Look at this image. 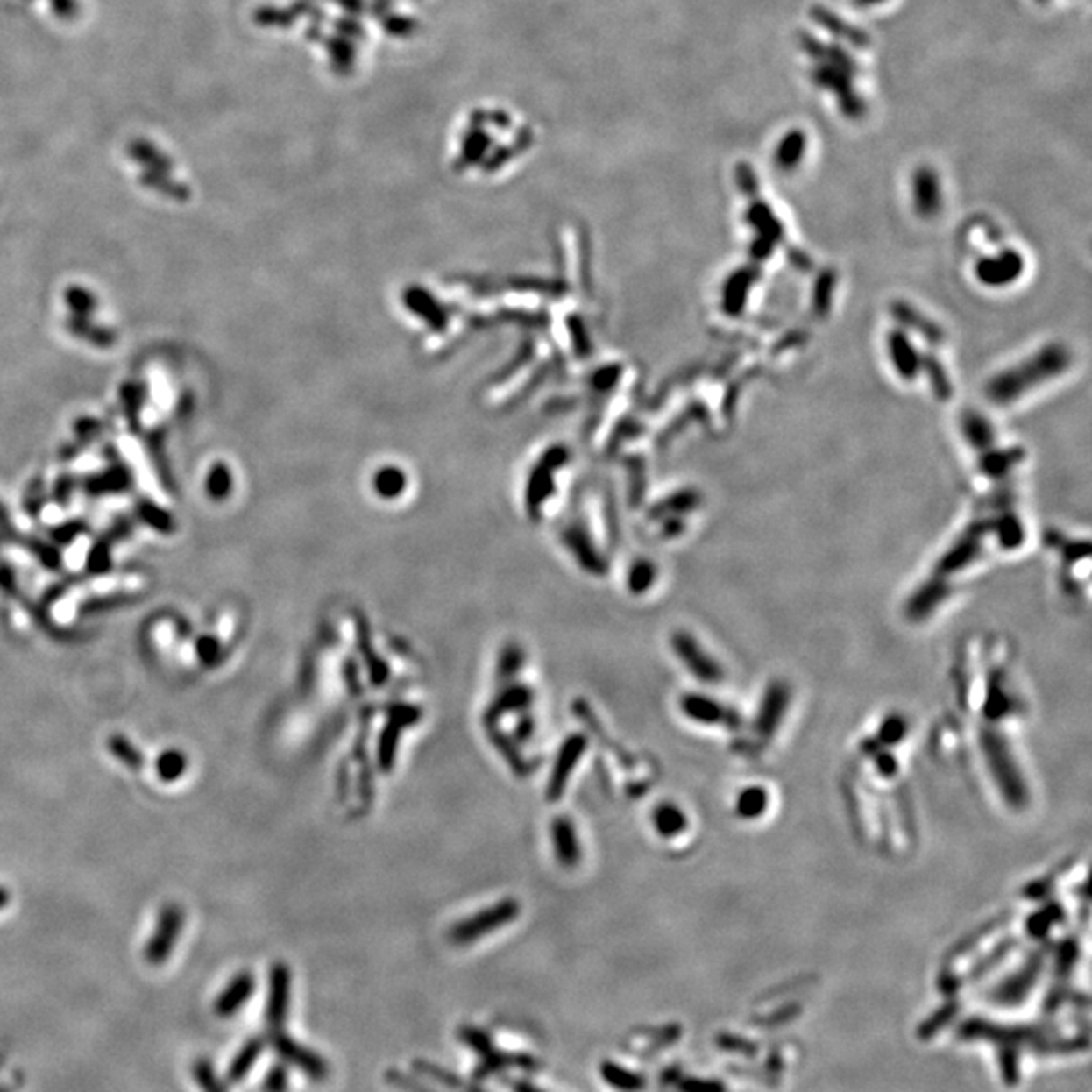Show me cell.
I'll return each mask as SVG.
<instances>
[{"label": "cell", "instance_id": "8fae6325", "mask_svg": "<svg viewBox=\"0 0 1092 1092\" xmlns=\"http://www.w3.org/2000/svg\"><path fill=\"white\" fill-rule=\"evenodd\" d=\"M805 134L799 130L789 131L787 136H783V140L779 142L777 152H775V160H777V167L783 170H791L799 164L801 158L805 154Z\"/></svg>", "mask_w": 1092, "mask_h": 1092}, {"label": "cell", "instance_id": "603a6c76", "mask_svg": "<svg viewBox=\"0 0 1092 1092\" xmlns=\"http://www.w3.org/2000/svg\"><path fill=\"white\" fill-rule=\"evenodd\" d=\"M512 1090L514 1092H542L541 1088H536L535 1084H530L528 1081H514L512 1082Z\"/></svg>", "mask_w": 1092, "mask_h": 1092}, {"label": "cell", "instance_id": "d6986e66", "mask_svg": "<svg viewBox=\"0 0 1092 1092\" xmlns=\"http://www.w3.org/2000/svg\"><path fill=\"white\" fill-rule=\"evenodd\" d=\"M289 1072L286 1064H273L263 1078V1092H287Z\"/></svg>", "mask_w": 1092, "mask_h": 1092}, {"label": "cell", "instance_id": "2e32d148", "mask_svg": "<svg viewBox=\"0 0 1092 1092\" xmlns=\"http://www.w3.org/2000/svg\"><path fill=\"white\" fill-rule=\"evenodd\" d=\"M193 1076L202 1092H229L225 1082L216 1074L213 1062L207 1060V1058H199L193 1064Z\"/></svg>", "mask_w": 1092, "mask_h": 1092}, {"label": "cell", "instance_id": "5b68a950", "mask_svg": "<svg viewBox=\"0 0 1092 1092\" xmlns=\"http://www.w3.org/2000/svg\"><path fill=\"white\" fill-rule=\"evenodd\" d=\"M585 748H587V741H585L581 734L569 736V739L564 741V745L561 747V753H558L557 756L555 769H552V775H550L549 799L561 798L563 789L569 781V775L572 769L577 767V762L578 759H581V755L585 753Z\"/></svg>", "mask_w": 1092, "mask_h": 1092}, {"label": "cell", "instance_id": "4fadbf2b", "mask_svg": "<svg viewBox=\"0 0 1092 1092\" xmlns=\"http://www.w3.org/2000/svg\"><path fill=\"white\" fill-rule=\"evenodd\" d=\"M601 1076L609 1087L623 1090V1092H637V1090H643V1087H646L642 1076H637L634 1074V1072L617 1067V1064L613 1062L601 1064Z\"/></svg>", "mask_w": 1092, "mask_h": 1092}, {"label": "cell", "instance_id": "484cf974", "mask_svg": "<svg viewBox=\"0 0 1092 1092\" xmlns=\"http://www.w3.org/2000/svg\"><path fill=\"white\" fill-rule=\"evenodd\" d=\"M512 657H514V651H510V663H514V666H518V663H516L514 660H512ZM502 663H504V668H510V666H508V660H504ZM514 666H512V668H514ZM514 670H516V668H514Z\"/></svg>", "mask_w": 1092, "mask_h": 1092}, {"label": "cell", "instance_id": "5bb4252c", "mask_svg": "<svg viewBox=\"0 0 1092 1092\" xmlns=\"http://www.w3.org/2000/svg\"><path fill=\"white\" fill-rule=\"evenodd\" d=\"M187 767H188L187 756H184L181 751H167L158 756V761H156L158 777H160L164 783L179 781L184 775V771H187Z\"/></svg>", "mask_w": 1092, "mask_h": 1092}, {"label": "cell", "instance_id": "9c48e42d", "mask_svg": "<svg viewBox=\"0 0 1092 1092\" xmlns=\"http://www.w3.org/2000/svg\"><path fill=\"white\" fill-rule=\"evenodd\" d=\"M263 1046H266V1040H263V1038H259V1036L249 1038V1040L241 1046L239 1052H237V1054L233 1056V1060L229 1062L227 1082H231V1084L241 1082L243 1078H245L249 1072H252V1068L255 1067V1062L259 1060V1056H261V1052H263Z\"/></svg>", "mask_w": 1092, "mask_h": 1092}, {"label": "cell", "instance_id": "9a60e30c", "mask_svg": "<svg viewBox=\"0 0 1092 1092\" xmlns=\"http://www.w3.org/2000/svg\"><path fill=\"white\" fill-rule=\"evenodd\" d=\"M108 747H110L111 755H114L120 762H124V765H126V767L134 769V771H138V769L144 767V755L138 751L134 745H131V742L126 739V736L114 734L108 741Z\"/></svg>", "mask_w": 1092, "mask_h": 1092}, {"label": "cell", "instance_id": "e0dca14e", "mask_svg": "<svg viewBox=\"0 0 1092 1092\" xmlns=\"http://www.w3.org/2000/svg\"><path fill=\"white\" fill-rule=\"evenodd\" d=\"M457 1034H459V1040H462L464 1044H468L478 1056L486 1058V1056H490L492 1052L496 1050L494 1042H492V1038L486 1034L484 1030L476 1028V1025H462Z\"/></svg>", "mask_w": 1092, "mask_h": 1092}, {"label": "cell", "instance_id": "44dd1931", "mask_svg": "<svg viewBox=\"0 0 1092 1092\" xmlns=\"http://www.w3.org/2000/svg\"><path fill=\"white\" fill-rule=\"evenodd\" d=\"M386 1081H389L393 1087H397V1088L405 1090V1092H433L429 1087H423V1084L417 1082V1081H413V1078H409V1076L403 1074V1072H399V1070H389V1072H386Z\"/></svg>", "mask_w": 1092, "mask_h": 1092}, {"label": "cell", "instance_id": "83f0119b", "mask_svg": "<svg viewBox=\"0 0 1092 1092\" xmlns=\"http://www.w3.org/2000/svg\"><path fill=\"white\" fill-rule=\"evenodd\" d=\"M3 1062H4V1054H0V1067H3Z\"/></svg>", "mask_w": 1092, "mask_h": 1092}, {"label": "cell", "instance_id": "7c38bea8", "mask_svg": "<svg viewBox=\"0 0 1092 1092\" xmlns=\"http://www.w3.org/2000/svg\"><path fill=\"white\" fill-rule=\"evenodd\" d=\"M413 1068H415V1072H419V1074L431 1078V1081L439 1082L445 1088L459 1090V1092H479L478 1088H473V1087H470V1084H465L462 1078L453 1074V1072L445 1070L442 1067H437V1064H433V1062L415 1060V1062H413Z\"/></svg>", "mask_w": 1092, "mask_h": 1092}, {"label": "cell", "instance_id": "6da1fadb", "mask_svg": "<svg viewBox=\"0 0 1092 1092\" xmlns=\"http://www.w3.org/2000/svg\"><path fill=\"white\" fill-rule=\"evenodd\" d=\"M518 914H521V904L512 898H504L500 903L492 904L490 909L472 914L470 918L457 923L450 931V940L453 945H472L490 932L500 931L502 926L510 925Z\"/></svg>", "mask_w": 1092, "mask_h": 1092}, {"label": "cell", "instance_id": "d4e9b609", "mask_svg": "<svg viewBox=\"0 0 1092 1092\" xmlns=\"http://www.w3.org/2000/svg\"><path fill=\"white\" fill-rule=\"evenodd\" d=\"M17 1084H0V1092H15Z\"/></svg>", "mask_w": 1092, "mask_h": 1092}, {"label": "cell", "instance_id": "ba28073f", "mask_svg": "<svg viewBox=\"0 0 1092 1092\" xmlns=\"http://www.w3.org/2000/svg\"><path fill=\"white\" fill-rule=\"evenodd\" d=\"M914 187V201H917V209L920 215H932L937 213L940 207V187L937 181V174L932 173L931 168H920L917 174H914L912 181Z\"/></svg>", "mask_w": 1092, "mask_h": 1092}, {"label": "cell", "instance_id": "7a4b0ae2", "mask_svg": "<svg viewBox=\"0 0 1092 1092\" xmlns=\"http://www.w3.org/2000/svg\"><path fill=\"white\" fill-rule=\"evenodd\" d=\"M182 929V911L179 904H167L158 917L156 929L150 937L146 949H144V959L150 965L167 963L173 955L176 940H179Z\"/></svg>", "mask_w": 1092, "mask_h": 1092}, {"label": "cell", "instance_id": "8992f818", "mask_svg": "<svg viewBox=\"0 0 1092 1092\" xmlns=\"http://www.w3.org/2000/svg\"><path fill=\"white\" fill-rule=\"evenodd\" d=\"M255 993V977L249 971H243L235 975L227 988L221 991V996L215 999V1014L219 1018H231L239 1011L247 999Z\"/></svg>", "mask_w": 1092, "mask_h": 1092}, {"label": "cell", "instance_id": "277c9868", "mask_svg": "<svg viewBox=\"0 0 1092 1092\" xmlns=\"http://www.w3.org/2000/svg\"><path fill=\"white\" fill-rule=\"evenodd\" d=\"M292 999V973L286 963H275L269 971V993L266 1005V1024L269 1030H281L286 1024Z\"/></svg>", "mask_w": 1092, "mask_h": 1092}, {"label": "cell", "instance_id": "30bf717a", "mask_svg": "<svg viewBox=\"0 0 1092 1092\" xmlns=\"http://www.w3.org/2000/svg\"><path fill=\"white\" fill-rule=\"evenodd\" d=\"M506 1068L536 1070L538 1062L528 1054H504V1052L494 1050L490 1056L482 1058V1064H479V1068L476 1070V1074L473 1076L482 1081V1078H488L494 1074V1072L506 1070Z\"/></svg>", "mask_w": 1092, "mask_h": 1092}, {"label": "cell", "instance_id": "cb8c5ba5", "mask_svg": "<svg viewBox=\"0 0 1092 1092\" xmlns=\"http://www.w3.org/2000/svg\"><path fill=\"white\" fill-rule=\"evenodd\" d=\"M9 903H11V892L6 890V888L0 886V911H3Z\"/></svg>", "mask_w": 1092, "mask_h": 1092}, {"label": "cell", "instance_id": "ffe728a7", "mask_svg": "<svg viewBox=\"0 0 1092 1092\" xmlns=\"http://www.w3.org/2000/svg\"><path fill=\"white\" fill-rule=\"evenodd\" d=\"M196 656H199V660L202 663H207V666H215V663L221 660L219 642L210 635L201 637V640L196 642Z\"/></svg>", "mask_w": 1092, "mask_h": 1092}, {"label": "cell", "instance_id": "ac0fdd59", "mask_svg": "<svg viewBox=\"0 0 1092 1092\" xmlns=\"http://www.w3.org/2000/svg\"><path fill=\"white\" fill-rule=\"evenodd\" d=\"M813 12H815V18H818V21H819L821 25H824L826 29L833 31L835 35L844 37V39H847V41H852V43H864V37H862L860 32H858L856 29H854L852 25L841 23L838 17L832 15V12H827V11H824V9H815Z\"/></svg>", "mask_w": 1092, "mask_h": 1092}, {"label": "cell", "instance_id": "7402d4cb", "mask_svg": "<svg viewBox=\"0 0 1092 1092\" xmlns=\"http://www.w3.org/2000/svg\"><path fill=\"white\" fill-rule=\"evenodd\" d=\"M528 702H530V692H528V690L516 688V690H512V692H508V694L504 696L502 702H500V708L508 710V708L524 706V704H528Z\"/></svg>", "mask_w": 1092, "mask_h": 1092}, {"label": "cell", "instance_id": "4316f807", "mask_svg": "<svg viewBox=\"0 0 1092 1092\" xmlns=\"http://www.w3.org/2000/svg\"><path fill=\"white\" fill-rule=\"evenodd\" d=\"M860 3L862 4H880V3H884V0H860Z\"/></svg>", "mask_w": 1092, "mask_h": 1092}, {"label": "cell", "instance_id": "52a82bcc", "mask_svg": "<svg viewBox=\"0 0 1092 1092\" xmlns=\"http://www.w3.org/2000/svg\"><path fill=\"white\" fill-rule=\"evenodd\" d=\"M552 846H555L557 860L563 866H575L581 858V847L577 841V832L569 819L558 818L552 821Z\"/></svg>", "mask_w": 1092, "mask_h": 1092}, {"label": "cell", "instance_id": "3957f363", "mask_svg": "<svg viewBox=\"0 0 1092 1092\" xmlns=\"http://www.w3.org/2000/svg\"><path fill=\"white\" fill-rule=\"evenodd\" d=\"M269 1042H272L273 1050L278 1052V1056L284 1060L286 1064H292V1067L300 1068L304 1072L306 1076H310L312 1081H324L328 1076V1064L324 1058L320 1054H316L314 1050L306 1048V1046L298 1044L295 1040H292L286 1032L275 1030L269 1036Z\"/></svg>", "mask_w": 1092, "mask_h": 1092}]
</instances>
